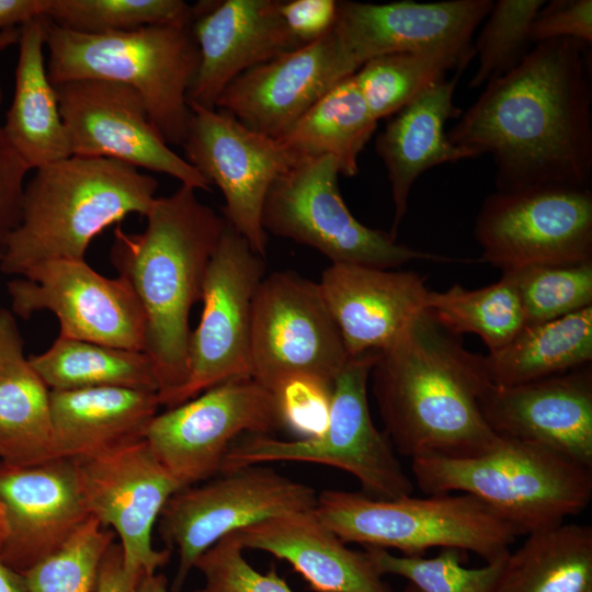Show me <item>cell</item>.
Returning a JSON list of instances; mask_svg holds the SVG:
<instances>
[{
  "instance_id": "83f0119b",
  "label": "cell",
  "mask_w": 592,
  "mask_h": 592,
  "mask_svg": "<svg viewBox=\"0 0 592 592\" xmlns=\"http://www.w3.org/2000/svg\"><path fill=\"white\" fill-rule=\"evenodd\" d=\"M46 19L20 27L14 92L2 126L10 145L31 170L72 156L44 48Z\"/></svg>"
},
{
  "instance_id": "8d00e7d4",
  "label": "cell",
  "mask_w": 592,
  "mask_h": 592,
  "mask_svg": "<svg viewBox=\"0 0 592 592\" xmlns=\"http://www.w3.org/2000/svg\"><path fill=\"white\" fill-rule=\"evenodd\" d=\"M114 532L90 516L57 550L22 577L27 592H95Z\"/></svg>"
},
{
  "instance_id": "e0dca14e",
  "label": "cell",
  "mask_w": 592,
  "mask_h": 592,
  "mask_svg": "<svg viewBox=\"0 0 592 592\" xmlns=\"http://www.w3.org/2000/svg\"><path fill=\"white\" fill-rule=\"evenodd\" d=\"M55 88L72 156L116 160L210 191V183L163 139L129 86L89 79Z\"/></svg>"
},
{
  "instance_id": "30bf717a",
  "label": "cell",
  "mask_w": 592,
  "mask_h": 592,
  "mask_svg": "<svg viewBox=\"0 0 592 592\" xmlns=\"http://www.w3.org/2000/svg\"><path fill=\"white\" fill-rule=\"evenodd\" d=\"M318 493L263 465L221 471L177 491L160 514V533L179 556L180 590L197 559L225 536L258 522L314 510Z\"/></svg>"
},
{
  "instance_id": "f907efd6",
  "label": "cell",
  "mask_w": 592,
  "mask_h": 592,
  "mask_svg": "<svg viewBox=\"0 0 592 592\" xmlns=\"http://www.w3.org/2000/svg\"><path fill=\"white\" fill-rule=\"evenodd\" d=\"M20 37V27L9 29L0 32V52L18 44ZM2 102V89L0 86V105Z\"/></svg>"
},
{
  "instance_id": "d4e9b609",
  "label": "cell",
  "mask_w": 592,
  "mask_h": 592,
  "mask_svg": "<svg viewBox=\"0 0 592 592\" xmlns=\"http://www.w3.org/2000/svg\"><path fill=\"white\" fill-rule=\"evenodd\" d=\"M235 535L243 549L287 561L316 592H394L366 550L349 548L315 509L271 517Z\"/></svg>"
},
{
  "instance_id": "8992f818",
  "label": "cell",
  "mask_w": 592,
  "mask_h": 592,
  "mask_svg": "<svg viewBox=\"0 0 592 592\" xmlns=\"http://www.w3.org/2000/svg\"><path fill=\"white\" fill-rule=\"evenodd\" d=\"M410 460L424 493L474 496L520 534L563 523L587 509L592 498L591 468L510 436L497 434L487 449L473 456L423 455Z\"/></svg>"
},
{
  "instance_id": "7c38bea8",
  "label": "cell",
  "mask_w": 592,
  "mask_h": 592,
  "mask_svg": "<svg viewBox=\"0 0 592 592\" xmlns=\"http://www.w3.org/2000/svg\"><path fill=\"white\" fill-rule=\"evenodd\" d=\"M348 358L318 283L293 272L263 277L251 315L252 379L270 391L295 375L334 383Z\"/></svg>"
},
{
  "instance_id": "816d5d0a",
  "label": "cell",
  "mask_w": 592,
  "mask_h": 592,
  "mask_svg": "<svg viewBox=\"0 0 592 592\" xmlns=\"http://www.w3.org/2000/svg\"><path fill=\"white\" fill-rule=\"evenodd\" d=\"M8 527H7V520H5V512L4 509L0 502V558H1V551L7 538Z\"/></svg>"
},
{
  "instance_id": "603a6c76",
  "label": "cell",
  "mask_w": 592,
  "mask_h": 592,
  "mask_svg": "<svg viewBox=\"0 0 592 592\" xmlns=\"http://www.w3.org/2000/svg\"><path fill=\"white\" fill-rule=\"evenodd\" d=\"M193 10L200 62L189 103L215 109L238 76L303 46L281 18L277 0L201 1Z\"/></svg>"
},
{
  "instance_id": "8fae6325",
  "label": "cell",
  "mask_w": 592,
  "mask_h": 592,
  "mask_svg": "<svg viewBox=\"0 0 592 592\" xmlns=\"http://www.w3.org/2000/svg\"><path fill=\"white\" fill-rule=\"evenodd\" d=\"M283 429L272 391L251 377L229 379L157 413L144 439L182 488L220 473L232 444Z\"/></svg>"
},
{
  "instance_id": "2e32d148",
  "label": "cell",
  "mask_w": 592,
  "mask_h": 592,
  "mask_svg": "<svg viewBox=\"0 0 592 592\" xmlns=\"http://www.w3.org/2000/svg\"><path fill=\"white\" fill-rule=\"evenodd\" d=\"M13 315L54 314L64 338L141 351L145 317L129 284L109 278L86 260H52L8 283Z\"/></svg>"
},
{
  "instance_id": "3957f363",
  "label": "cell",
  "mask_w": 592,
  "mask_h": 592,
  "mask_svg": "<svg viewBox=\"0 0 592 592\" xmlns=\"http://www.w3.org/2000/svg\"><path fill=\"white\" fill-rule=\"evenodd\" d=\"M181 184L157 197L140 234L114 230L110 260L135 293L145 317L144 352L158 382L160 406L171 408L187 378L190 314L226 220Z\"/></svg>"
},
{
  "instance_id": "e575fe53",
  "label": "cell",
  "mask_w": 592,
  "mask_h": 592,
  "mask_svg": "<svg viewBox=\"0 0 592 592\" xmlns=\"http://www.w3.org/2000/svg\"><path fill=\"white\" fill-rule=\"evenodd\" d=\"M424 312L456 337L477 334L489 352L504 346L526 325L516 289L504 274L477 289L454 284L444 292L429 291Z\"/></svg>"
},
{
  "instance_id": "ac0fdd59",
  "label": "cell",
  "mask_w": 592,
  "mask_h": 592,
  "mask_svg": "<svg viewBox=\"0 0 592 592\" xmlns=\"http://www.w3.org/2000/svg\"><path fill=\"white\" fill-rule=\"evenodd\" d=\"M76 462L88 511L118 537L126 567L152 573L166 565L170 550L153 547L152 531L182 486L145 439Z\"/></svg>"
},
{
  "instance_id": "c3c4849f",
  "label": "cell",
  "mask_w": 592,
  "mask_h": 592,
  "mask_svg": "<svg viewBox=\"0 0 592 592\" xmlns=\"http://www.w3.org/2000/svg\"><path fill=\"white\" fill-rule=\"evenodd\" d=\"M132 592H169L167 578L162 573H141ZM195 592H202L197 590Z\"/></svg>"
},
{
  "instance_id": "277c9868",
  "label": "cell",
  "mask_w": 592,
  "mask_h": 592,
  "mask_svg": "<svg viewBox=\"0 0 592 592\" xmlns=\"http://www.w3.org/2000/svg\"><path fill=\"white\" fill-rule=\"evenodd\" d=\"M157 180L129 164L70 156L34 170L21 220L0 261L4 274L23 276L52 260H86L91 241L130 214L146 216Z\"/></svg>"
},
{
  "instance_id": "ba28073f",
  "label": "cell",
  "mask_w": 592,
  "mask_h": 592,
  "mask_svg": "<svg viewBox=\"0 0 592 592\" xmlns=\"http://www.w3.org/2000/svg\"><path fill=\"white\" fill-rule=\"evenodd\" d=\"M379 353L349 356L334 380L329 420L321 434L296 440L243 435L229 448L220 473L274 462L311 463L351 474L361 483L362 493L374 499L411 496L412 480L371 415L367 383Z\"/></svg>"
},
{
  "instance_id": "f35d334b",
  "label": "cell",
  "mask_w": 592,
  "mask_h": 592,
  "mask_svg": "<svg viewBox=\"0 0 592 592\" xmlns=\"http://www.w3.org/2000/svg\"><path fill=\"white\" fill-rule=\"evenodd\" d=\"M365 550L382 576L403 577L421 592H496L506 558L486 562L480 568H466L465 551L457 548H441L430 558L397 556L374 547Z\"/></svg>"
},
{
  "instance_id": "9a60e30c",
  "label": "cell",
  "mask_w": 592,
  "mask_h": 592,
  "mask_svg": "<svg viewBox=\"0 0 592 592\" xmlns=\"http://www.w3.org/2000/svg\"><path fill=\"white\" fill-rule=\"evenodd\" d=\"M264 271L263 257L226 221L203 282L187 378L173 407L226 380L250 377L252 305Z\"/></svg>"
},
{
  "instance_id": "5bb4252c",
  "label": "cell",
  "mask_w": 592,
  "mask_h": 592,
  "mask_svg": "<svg viewBox=\"0 0 592 592\" xmlns=\"http://www.w3.org/2000/svg\"><path fill=\"white\" fill-rule=\"evenodd\" d=\"M189 104L192 114L182 144L184 159L220 190L225 220L264 258L266 195L277 177L300 158L278 139L247 127L225 111Z\"/></svg>"
},
{
  "instance_id": "52a82bcc",
  "label": "cell",
  "mask_w": 592,
  "mask_h": 592,
  "mask_svg": "<svg viewBox=\"0 0 592 592\" xmlns=\"http://www.w3.org/2000/svg\"><path fill=\"white\" fill-rule=\"evenodd\" d=\"M315 512L344 543L423 556L457 548L494 562L504 559L519 531L468 493L374 499L362 492L325 490Z\"/></svg>"
},
{
  "instance_id": "681fc988",
  "label": "cell",
  "mask_w": 592,
  "mask_h": 592,
  "mask_svg": "<svg viewBox=\"0 0 592 592\" xmlns=\"http://www.w3.org/2000/svg\"><path fill=\"white\" fill-rule=\"evenodd\" d=\"M0 592H27L22 574L7 567L0 558Z\"/></svg>"
},
{
  "instance_id": "74e56055",
  "label": "cell",
  "mask_w": 592,
  "mask_h": 592,
  "mask_svg": "<svg viewBox=\"0 0 592 592\" xmlns=\"http://www.w3.org/2000/svg\"><path fill=\"white\" fill-rule=\"evenodd\" d=\"M502 274L516 289L526 325L549 321L592 306V261L527 266Z\"/></svg>"
},
{
  "instance_id": "4fadbf2b",
  "label": "cell",
  "mask_w": 592,
  "mask_h": 592,
  "mask_svg": "<svg viewBox=\"0 0 592 592\" xmlns=\"http://www.w3.org/2000/svg\"><path fill=\"white\" fill-rule=\"evenodd\" d=\"M481 261L511 272L592 261V191L548 186L496 192L474 226Z\"/></svg>"
},
{
  "instance_id": "6da1fadb",
  "label": "cell",
  "mask_w": 592,
  "mask_h": 592,
  "mask_svg": "<svg viewBox=\"0 0 592 592\" xmlns=\"http://www.w3.org/2000/svg\"><path fill=\"white\" fill-rule=\"evenodd\" d=\"M588 45L557 38L533 46L446 132L457 147L489 153L497 192L537 187L590 189L592 87Z\"/></svg>"
},
{
  "instance_id": "1f68e13d",
  "label": "cell",
  "mask_w": 592,
  "mask_h": 592,
  "mask_svg": "<svg viewBox=\"0 0 592 592\" xmlns=\"http://www.w3.org/2000/svg\"><path fill=\"white\" fill-rule=\"evenodd\" d=\"M353 75L316 102L278 140L298 158L331 157L340 174L358 173V157L377 127Z\"/></svg>"
},
{
  "instance_id": "f546056e",
  "label": "cell",
  "mask_w": 592,
  "mask_h": 592,
  "mask_svg": "<svg viewBox=\"0 0 592 592\" xmlns=\"http://www.w3.org/2000/svg\"><path fill=\"white\" fill-rule=\"evenodd\" d=\"M491 384L512 386L590 365L592 306L525 325L504 346L483 356Z\"/></svg>"
},
{
  "instance_id": "4dcf8cb0",
  "label": "cell",
  "mask_w": 592,
  "mask_h": 592,
  "mask_svg": "<svg viewBox=\"0 0 592 592\" xmlns=\"http://www.w3.org/2000/svg\"><path fill=\"white\" fill-rule=\"evenodd\" d=\"M496 592H592V527L560 523L527 534L506 556Z\"/></svg>"
},
{
  "instance_id": "f1b7e54d",
  "label": "cell",
  "mask_w": 592,
  "mask_h": 592,
  "mask_svg": "<svg viewBox=\"0 0 592 592\" xmlns=\"http://www.w3.org/2000/svg\"><path fill=\"white\" fill-rule=\"evenodd\" d=\"M53 458L50 389L24 353L14 315L0 309V463Z\"/></svg>"
},
{
  "instance_id": "ffe728a7",
  "label": "cell",
  "mask_w": 592,
  "mask_h": 592,
  "mask_svg": "<svg viewBox=\"0 0 592 592\" xmlns=\"http://www.w3.org/2000/svg\"><path fill=\"white\" fill-rule=\"evenodd\" d=\"M7 538L2 562L23 574L57 550L91 515L73 459L13 466L0 463Z\"/></svg>"
},
{
  "instance_id": "7a4b0ae2",
  "label": "cell",
  "mask_w": 592,
  "mask_h": 592,
  "mask_svg": "<svg viewBox=\"0 0 592 592\" xmlns=\"http://www.w3.org/2000/svg\"><path fill=\"white\" fill-rule=\"evenodd\" d=\"M371 375L384 432L401 455L466 457L494 442L480 409L492 385L483 356L424 311L379 353Z\"/></svg>"
},
{
  "instance_id": "f6af8a7d",
  "label": "cell",
  "mask_w": 592,
  "mask_h": 592,
  "mask_svg": "<svg viewBox=\"0 0 592 592\" xmlns=\"http://www.w3.org/2000/svg\"><path fill=\"white\" fill-rule=\"evenodd\" d=\"M337 11L335 0L278 1L281 18L301 45L327 34L334 24Z\"/></svg>"
},
{
  "instance_id": "f5cc1de1",
  "label": "cell",
  "mask_w": 592,
  "mask_h": 592,
  "mask_svg": "<svg viewBox=\"0 0 592 592\" xmlns=\"http://www.w3.org/2000/svg\"><path fill=\"white\" fill-rule=\"evenodd\" d=\"M401 592H421L418 588L408 582Z\"/></svg>"
},
{
  "instance_id": "836d02e7",
  "label": "cell",
  "mask_w": 592,
  "mask_h": 592,
  "mask_svg": "<svg viewBox=\"0 0 592 592\" xmlns=\"http://www.w3.org/2000/svg\"><path fill=\"white\" fill-rule=\"evenodd\" d=\"M474 57V46L394 53L368 60L353 78L372 115L379 121L446 79L448 71L462 73Z\"/></svg>"
},
{
  "instance_id": "5b68a950",
  "label": "cell",
  "mask_w": 592,
  "mask_h": 592,
  "mask_svg": "<svg viewBox=\"0 0 592 592\" xmlns=\"http://www.w3.org/2000/svg\"><path fill=\"white\" fill-rule=\"evenodd\" d=\"M45 22L47 72L54 86L106 80L129 86L169 146H182L191 119L189 91L200 53L191 23L99 34Z\"/></svg>"
},
{
  "instance_id": "484cf974",
  "label": "cell",
  "mask_w": 592,
  "mask_h": 592,
  "mask_svg": "<svg viewBox=\"0 0 592 592\" xmlns=\"http://www.w3.org/2000/svg\"><path fill=\"white\" fill-rule=\"evenodd\" d=\"M459 76L456 72L421 92L394 114L376 138V152L390 183L394 220L389 234L395 238L412 185L422 173L443 163L477 158L474 151L451 144L445 132L447 121L463 113L453 101Z\"/></svg>"
},
{
  "instance_id": "7402d4cb",
  "label": "cell",
  "mask_w": 592,
  "mask_h": 592,
  "mask_svg": "<svg viewBox=\"0 0 592 592\" xmlns=\"http://www.w3.org/2000/svg\"><path fill=\"white\" fill-rule=\"evenodd\" d=\"M480 409L496 434L538 444L592 469L590 366L519 385H491Z\"/></svg>"
},
{
  "instance_id": "60d3db41",
  "label": "cell",
  "mask_w": 592,
  "mask_h": 592,
  "mask_svg": "<svg viewBox=\"0 0 592 592\" xmlns=\"http://www.w3.org/2000/svg\"><path fill=\"white\" fill-rule=\"evenodd\" d=\"M194 568L205 578L202 592H294L273 567L266 573L251 567L235 533L207 549Z\"/></svg>"
},
{
  "instance_id": "4316f807",
  "label": "cell",
  "mask_w": 592,
  "mask_h": 592,
  "mask_svg": "<svg viewBox=\"0 0 592 592\" xmlns=\"http://www.w3.org/2000/svg\"><path fill=\"white\" fill-rule=\"evenodd\" d=\"M159 406L149 390H50L54 457L80 460L141 440Z\"/></svg>"
},
{
  "instance_id": "ee69618b",
  "label": "cell",
  "mask_w": 592,
  "mask_h": 592,
  "mask_svg": "<svg viewBox=\"0 0 592 592\" xmlns=\"http://www.w3.org/2000/svg\"><path fill=\"white\" fill-rule=\"evenodd\" d=\"M30 170L0 125V261L21 220L25 178Z\"/></svg>"
},
{
  "instance_id": "7dc6e473",
  "label": "cell",
  "mask_w": 592,
  "mask_h": 592,
  "mask_svg": "<svg viewBox=\"0 0 592 592\" xmlns=\"http://www.w3.org/2000/svg\"><path fill=\"white\" fill-rule=\"evenodd\" d=\"M49 0H0V32L45 16Z\"/></svg>"
},
{
  "instance_id": "d6a6232c",
  "label": "cell",
  "mask_w": 592,
  "mask_h": 592,
  "mask_svg": "<svg viewBox=\"0 0 592 592\" xmlns=\"http://www.w3.org/2000/svg\"><path fill=\"white\" fill-rule=\"evenodd\" d=\"M30 362L50 390L121 387L158 394L152 363L141 351L58 335Z\"/></svg>"
},
{
  "instance_id": "d6986e66",
  "label": "cell",
  "mask_w": 592,
  "mask_h": 592,
  "mask_svg": "<svg viewBox=\"0 0 592 592\" xmlns=\"http://www.w3.org/2000/svg\"><path fill=\"white\" fill-rule=\"evenodd\" d=\"M355 72L332 27L320 38L238 76L215 109L278 139L328 91Z\"/></svg>"
},
{
  "instance_id": "b9f144b4",
  "label": "cell",
  "mask_w": 592,
  "mask_h": 592,
  "mask_svg": "<svg viewBox=\"0 0 592 592\" xmlns=\"http://www.w3.org/2000/svg\"><path fill=\"white\" fill-rule=\"evenodd\" d=\"M333 384L311 375L284 379L272 392L283 429L310 439L322 433L329 420Z\"/></svg>"
},
{
  "instance_id": "bcb514c9",
  "label": "cell",
  "mask_w": 592,
  "mask_h": 592,
  "mask_svg": "<svg viewBox=\"0 0 592 592\" xmlns=\"http://www.w3.org/2000/svg\"><path fill=\"white\" fill-rule=\"evenodd\" d=\"M141 573L126 567L122 549L114 543L102 560L95 592H132Z\"/></svg>"
},
{
  "instance_id": "d590c367",
  "label": "cell",
  "mask_w": 592,
  "mask_h": 592,
  "mask_svg": "<svg viewBox=\"0 0 592 592\" xmlns=\"http://www.w3.org/2000/svg\"><path fill=\"white\" fill-rule=\"evenodd\" d=\"M193 14V5L183 0H49L45 18L76 32L99 34L187 24Z\"/></svg>"
},
{
  "instance_id": "ab89813d",
  "label": "cell",
  "mask_w": 592,
  "mask_h": 592,
  "mask_svg": "<svg viewBox=\"0 0 592 592\" xmlns=\"http://www.w3.org/2000/svg\"><path fill=\"white\" fill-rule=\"evenodd\" d=\"M543 0H498L473 43L478 68L469 88L486 86L514 69L533 48L530 29Z\"/></svg>"
},
{
  "instance_id": "7bdbcfd3",
  "label": "cell",
  "mask_w": 592,
  "mask_h": 592,
  "mask_svg": "<svg viewBox=\"0 0 592 592\" xmlns=\"http://www.w3.org/2000/svg\"><path fill=\"white\" fill-rule=\"evenodd\" d=\"M530 37L533 45L557 38L592 43V1L551 0L534 16Z\"/></svg>"
},
{
  "instance_id": "9c48e42d",
  "label": "cell",
  "mask_w": 592,
  "mask_h": 592,
  "mask_svg": "<svg viewBox=\"0 0 592 592\" xmlns=\"http://www.w3.org/2000/svg\"><path fill=\"white\" fill-rule=\"evenodd\" d=\"M335 160L301 158L272 184L263 206L265 232L310 247L333 264L396 269L411 261L457 262L398 243L360 223L340 193Z\"/></svg>"
},
{
  "instance_id": "44dd1931",
  "label": "cell",
  "mask_w": 592,
  "mask_h": 592,
  "mask_svg": "<svg viewBox=\"0 0 592 592\" xmlns=\"http://www.w3.org/2000/svg\"><path fill=\"white\" fill-rule=\"evenodd\" d=\"M491 0L338 1L333 30L356 71L368 60L424 48H471Z\"/></svg>"
},
{
  "instance_id": "cb8c5ba5",
  "label": "cell",
  "mask_w": 592,
  "mask_h": 592,
  "mask_svg": "<svg viewBox=\"0 0 592 592\" xmlns=\"http://www.w3.org/2000/svg\"><path fill=\"white\" fill-rule=\"evenodd\" d=\"M345 351H385L422 311L429 289L411 271L331 263L318 282Z\"/></svg>"
}]
</instances>
